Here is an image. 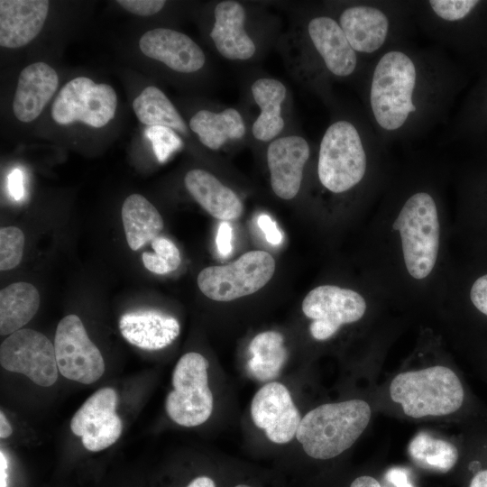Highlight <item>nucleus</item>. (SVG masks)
Wrapping results in <instances>:
<instances>
[{"mask_svg":"<svg viewBox=\"0 0 487 487\" xmlns=\"http://www.w3.org/2000/svg\"><path fill=\"white\" fill-rule=\"evenodd\" d=\"M474 0H432L429 1L434 12L446 21H458L465 17L477 5Z\"/></svg>","mask_w":487,"mask_h":487,"instance_id":"nucleus-33","label":"nucleus"},{"mask_svg":"<svg viewBox=\"0 0 487 487\" xmlns=\"http://www.w3.org/2000/svg\"><path fill=\"white\" fill-rule=\"evenodd\" d=\"M409 452L413 462L419 467L438 473L453 469L459 460L457 447L427 433L418 434L410 442Z\"/></svg>","mask_w":487,"mask_h":487,"instance_id":"nucleus-29","label":"nucleus"},{"mask_svg":"<svg viewBox=\"0 0 487 487\" xmlns=\"http://www.w3.org/2000/svg\"><path fill=\"white\" fill-rule=\"evenodd\" d=\"M253 423L276 444L289 442L298 431L301 417L289 390L277 381L262 386L251 404Z\"/></svg>","mask_w":487,"mask_h":487,"instance_id":"nucleus-13","label":"nucleus"},{"mask_svg":"<svg viewBox=\"0 0 487 487\" xmlns=\"http://www.w3.org/2000/svg\"><path fill=\"white\" fill-rule=\"evenodd\" d=\"M142 52L180 73H193L203 68L206 56L187 34L168 28H155L139 41Z\"/></svg>","mask_w":487,"mask_h":487,"instance_id":"nucleus-15","label":"nucleus"},{"mask_svg":"<svg viewBox=\"0 0 487 487\" xmlns=\"http://www.w3.org/2000/svg\"><path fill=\"white\" fill-rule=\"evenodd\" d=\"M416 79L413 61L401 51L387 52L377 63L370 100L375 120L383 129H399L409 115L416 111L412 102Z\"/></svg>","mask_w":487,"mask_h":487,"instance_id":"nucleus-4","label":"nucleus"},{"mask_svg":"<svg viewBox=\"0 0 487 487\" xmlns=\"http://www.w3.org/2000/svg\"><path fill=\"white\" fill-rule=\"evenodd\" d=\"M257 224L269 244L278 245L281 243L282 234L277 226L276 222L270 216L266 214L259 216Z\"/></svg>","mask_w":487,"mask_h":487,"instance_id":"nucleus-36","label":"nucleus"},{"mask_svg":"<svg viewBox=\"0 0 487 487\" xmlns=\"http://www.w3.org/2000/svg\"><path fill=\"white\" fill-rule=\"evenodd\" d=\"M215 22L210 37L219 54L231 60H247L256 52V45L244 29L245 9L236 1L219 2L214 10Z\"/></svg>","mask_w":487,"mask_h":487,"instance_id":"nucleus-17","label":"nucleus"},{"mask_svg":"<svg viewBox=\"0 0 487 487\" xmlns=\"http://www.w3.org/2000/svg\"><path fill=\"white\" fill-rule=\"evenodd\" d=\"M189 128L201 143L211 150H219L229 140H239L245 134V124L240 112L226 108L221 112L200 110L189 120Z\"/></svg>","mask_w":487,"mask_h":487,"instance_id":"nucleus-24","label":"nucleus"},{"mask_svg":"<svg viewBox=\"0 0 487 487\" xmlns=\"http://www.w3.org/2000/svg\"><path fill=\"white\" fill-rule=\"evenodd\" d=\"M0 363L4 369L22 373L42 387L51 386L58 379L54 345L33 329H19L3 341Z\"/></svg>","mask_w":487,"mask_h":487,"instance_id":"nucleus-10","label":"nucleus"},{"mask_svg":"<svg viewBox=\"0 0 487 487\" xmlns=\"http://www.w3.org/2000/svg\"><path fill=\"white\" fill-rule=\"evenodd\" d=\"M0 472H1V487H7L8 486V461L4 455V453L1 451L0 454Z\"/></svg>","mask_w":487,"mask_h":487,"instance_id":"nucleus-43","label":"nucleus"},{"mask_svg":"<svg viewBox=\"0 0 487 487\" xmlns=\"http://www.w3.org/2000/svg\"><path fill=\"white\" fill-rule=\"evenodd\" d=\"M233 487H254V486L249 483L239 482V483L234 484Z\"/></svg>","mask_w":487,"mask_h":487,"instance_id":"nucleus-45","label":"nucleus"},{"mask_svg":"<svg viewBox=\"0 0 487 487\" xmlns=\"http://www.w3.org/2000/svg\"><path fill=\"white\" fill-rule=\"evenodd\" d=\"M251 92L260 108L252 126L253 135L261 142L273 141L285 126L281 105L286 98V87L275 78H260L253 83Z\"/></svg>","mask_w":487,"mask_h":487,"instance_id":"nucleus-23","label":"nucleus"},{"mask_svg":"<svg viewBox=\"0 0 487 487\" xmlns=\"http://www.w3.org/2000/svg\"><path fill=\"white\" fill-rule=\"evenodd\" d=\"M390 395L414 418L455 413L466 397L457 374L442 365L399 373L391 382Z\"/></svg>","mask_w":487,"mask_h":487,"instance_id":"nucleus-2","label":"nucleus"},{"mask_svg":"<svg viewBox=\"0 0 487 487\" xmlns=\"http://www.w3.org/2000/svg\"><path fill=\"white\" fill-rule=\"evenodd\" d=\"M308 32L331 73L346 77L354 71L357 63L355 51L335 20L328 16L315 17L309 21Z\"/></svg>","mask_w":487,"mask_h":487,"instance_id":"nucleus-20","label":"nucleus"},{"mask_svg":"<svg viewBox=\"0 0 487 487\" xmlns=\"http://www.w3.org/2000/svg\"><path fill=\"white\" fill-rule=\"evenodd\" d=\"M470 299L474 308L487 317V274L479 277L470 290Z\"/></svg>","mask_w":487,"mask_h":487,"instance_id":"nucleus-35","label":"nucleus"},{"mask_svg":"<svg viewBox=\"0 0 487 487\" xmlns=\"http://www.w3.org/2000/svg\"><path fill=\"white\" fill-rule=\"evenodd\" d=\"M233 230L228 222H222L219 225L216 243L220 255L228 256L233 249L232 246Z\"/></svg>","mask_w":487,"mask_h":487,"instance_id":"nucleus-37","label":"nucleus"},{"mask_svg":"<svg viewBox=\"0 0 487 487\" xmlns=\"http://www.w3.org/2000/svg\"><path fill=\"white\" fill-rule=\"evenodd\" d=\"M371 415L369 404L362 400L326 403L301 418L296 438L309 457L332 459L355 443L367 427Z\"/></svg>","mask_w":487,"mask_h":487,"instance_id":"nucleus-1","label":"nucleus"},{"mask_svg":"<svg viewBox=\"0 0 487 487\" xmlns=\"http://www.w3.org/2000/svg\"><path fill=\"white\" fill-rule=\"evenodd\" d=\"M121 215L127 244L133 251L159 236L164 225L156 207L140 194L124 199Z\"/></svg>","mask_w":487,"mask_h":487,"instance_id":"nucleus-25","label":"nucleus"},{"mask_svg":"<svg viewBox=\"0 0 487 487\" xmlns=\"http://www.w3.org/2000/svg\"><path fill=\"white\" fill-rule=\"evenodd\" d=\"M116 391L109 387L93 393L78 409L70 421V429L85 448L92 452L112 446L121 436L123 423L115 409Z\"/></svg>","mask_w":487,"mask_h":487,"instance_id":"nucleus-12","label":"nucleus"},{"mask_svg":"<svg viewBox=\"0 0 487 487\" xmlns=\"http://www.w3.org/2000/svg\"><path fill=\"white\" fill-rule=\"evenodd\" d=\"M40 294L28 282H15L0 291V334L11 335L21 329L37 313Z\"/></svg>","mask_w":487,"mask_h":487,"instance_id":"nucleus-26","label":"nucleus"},{"mask_svg":"<svg viewBox=\"0 0 487 487\" xmlns=\"http://www.w3.org/2000/svg\"><path fill=\"white\" fill-rule=\"evenodd\" d=\"M310 149L306 139L287 135L274 139L267 149L271 186L277 197L289 200L299 193Z\"/></svg>","mask_w":487,"mask_h":487,"instance_id":"nucleus-14","label":"nucleus"},{"mask_svg":"<svg viewBox=\"0 0 487 487\" xmlns=\"http://www.w3.org/2000/svg\"><path fill=\"white\" fill-rule=\"evenodd\" d=\"M339 25L354 51L372 53L384 43L389 29L386 15L368 5H355L343 11Z\"/></svg>","mask_w":487,"mask_h":487,"instance_id":"nucleus-22","label":"nucleus"},{"mask_svg":"<svg viewBox=\"0 0 487 487\" xmlns=\"http://www.w3.org/2000/svg\"><path fill=\"white\" fill-rule=\"evenodd\" d=\"M207 360L190 352L180 357L172 373L171 391L166 411L178 425L196 427L206 422L213 410V394L208 387Z\"/></svg>","mask_w":487,"mask_h":487,"instance_id":"nucleus-7","label":"nucleus"},{"mask_svg":"<svg viewBox=\"0 0 487 487\" xmlns=\"http://www.w3.org/2000/svg\"><path fill=\"white\" fill-rule=\"evenodd\" d=\"M185 487H216V483L212 477L200 475L192 479Z\"/></svg>","mask_w":487,"mask_h":487,"instance_id":"nucleus-42","label":"nucleus"},{"mask_svg":"<svg viewBox=\"0 0 487 487\" xmlns=\"http://www.w3.org/2000/svg\"><path fill=\"white\" fill-rule=\"evenodd\" d=\"M24 234L15 226L0 229V270L8 271L16 267L23 258Z\"/></svg>","mask_w":487,"mask_h":487,"instance_id":"nucleus-31","label":"nucleus"},{"mask_svg":"<svg viewBox=\"0 0 487 487\" xmlns=\"http://www.w3.org/2000/svg\"><path fill=\"white\" fill-rule=\"evenodd\" d=\"M366 165V154L355 126L345 120L328 126L318 152L321 184L334 193L347 191L363 179Z\"/></svg>","mask_w":487,"mask_h":487,"instance_id":"nucleus-5","label":"nucleus"},{"mask_svg":"<svg viewBox=\"0 0 487 487\" xmlns=\"http://www.w3.org/2000/svg\"><path fill=\"white\" fill-rule=\"evenodd\" d=\"M154 253L144 252L142 262L147 270L156 274H167L178 269L181 258L178 247L166 237L157 236L152 241Z\"/></svg>","mask_w":487,"mask_h":487,"instance_id":"nucleus-30","label":"nucleus"},{"mask_svg":"<svg viewBox=\"0 0 487 487\" xmlns=\"http://www.w3.org/2000/svg\"><path fill=\"white\" fill-rule=\"evenodd\" d=\"M392 226L400 233L409 274L417 280L427 278L435 267L439 250V219L434 198L427 192L413 194Z\"/></svg>","mask_w":487,"mask_h":487,"instance_id":"nucleus-3","label":"nucleus"},{"mask_svg":"<svg viewBox=\"0 0 487 487\" xmlns=\"http://www.w3.org/2000/svg\"><path fill=\"white\" fill-rule=\"evenodd\" d=\"M116 2L129 13L142 16H150L159 13L166 4L163 0H118Z\"/></svg>","mask_w":487,"mask_h":487,"instance_id":"nucleus-34","label":"nucleus"},{"mask_svg":"<svg viewBox=\"0 0 487 487\" xmlns=\"http://www.w3.org/2000/svg\"><path fill=\"white\" fill-rule=\"evenodd\" d=\"M119 329L131 345L145 350H159L177 338L179 324L168 314L144 309L124 314L119 320Z\"/></svg>","mask_w":487,"mask_h":487,"instance_id":"nucleus-19","label":"nucleus"},{"mask_svg":"<svg viewBox=\"0 0 487 487\" xmlns=\"http://www.w3.org/2000/svg\"><path fill=\"white\" fill-rule=\"evenodd\" d=\"M59 85V77L53 68L45 62H35L20 73L13 100V112L23 123L35 120L53 96Z\"/></svg>","mask_w":487,"mask_h":487,"instance_id":"nucleus-18","label":"nucleus"},{"mask_svg":"<svg viewBox=\"0 0 487 487\" xmlns=\"http://www.w3.org/2000/svg\"><path fill=\"white\" fill-rule=\"evenodd\" d=\"M275 260L267 252L250 251L225 265L208 266L198 276V286L208 299L231 301L263 288L275 271Z\"/></svg>","mask_w":487,"mask_h":487,"instance_id":"nucleus-6","label":"nucleus"},{"mask_svg":"<svg viewBox=\"0 0 487 487\" xmlns=\"http://www.w3.org/2000/svg\"><path fill=\"white\" fill-rule=\"evenodd\" d=\"M304 315L312 320L313 338L324 341L332 337L345 324L358 321L366 311L361 294L335 285H321L310 290L302 301Z\"/></svg>","mask_w":487,"mask_h":487,"instance_id":"nucleus-9","label":"nucleus"},{"mask_svg":"<svg viewBox=\"0 0 487 487\" xmlns=\"http://www.w3.org/2000/svg\"><path fill=\"white\" fill-rule=\"evenodd\" d=\"M13 432L12 427L3 411L0 412V437L6 438Z\"/></svg>","mask_w":487,"mask_h":487,"instance_id":"nucleus-44","label":"nucleus"},{"mask_svg":"<svg viewBox=\"0 0 487 487\" xmlns=\"http://www.w3.org/2000/svg\"><path fill=\"white\" fill-rule=\"evenodd\" d=\"M138 120L147 126H162L188 135V126L167 96L158 87L149 86L133 100Z\"/></svg>","mask_w":487,"mask_h":487,"instance_id":"nucleus-27","label":"nucleus"},{"mask_svg":"<svg viewBox=\"0 0 487 487\" xmlns=\"http://www.w3.org/2000/svg\"><path fill=\"white\" fill-rule=\"evenodd\" d=\"M184 184L192 198L213 217L227 222L242 215L244 207L240 198L210 172L191 170L185 175Z\"/></svg>","mask_w":487,"mask_h":487,"instance_id":"nucleus-21","label":"nucleus"},{"mask_svg":"<svg viewBox=\"0 0 487 487\" xmlns=\"http://www.w3.org/2000/svg\"><path fill=\"white\" fill-rule=\"evenodd\" d=\"M350 487H381L380 482L372 476L362 475L355 478Z\"/></svg>","mask_w":487,"mask_h":487,"instance_id":"nucleus-41","label":"nucleus"},{"mask_svg":"<svg viewBox=\"0 0 487 487\" xmlns=\"http://www.w3.org/2000/svg\"><path fill=\"white\" fill-rule=\"evenodd\" d=\"M116 106L117 96L111 86L78 77L60 90L51 106V116L59 124L78 121L100 128L114 118Z\"/></svg>","mask_w":487,"mask_h":487,"instance_id":"nucleus-8","label":"nucleus"},{"mask_svg":"<svg viewBox=\"0 0 487 487\" xmlns=\"http://www.w3.org/2000/svg\"><path fill=\"white\" fill-rule=\"evenodd\" d=\"M469 467L472 470V476L468 487H487V465H484L482 460L474 459Z\"/></svg>","mask_w":487,"mask_h":487,"instance_id":"nucleus-40","label":"nucleus"},{"mask_svg":"<svg viewBox=\"0 0 487 487\" xmlns=\"http://www.w3.org/2000/svg\"><path fill=\"white\" fill-rule=\"evenodd\" d=\"M283 335L276 331H265L253 337L249 345L252 357L248 361L250 373L260 381L275 378L287 359Z\"/></svg>","mask_w":487,"mask_h":487,"instance_id":"nucleus-28","label":"nucleus"},{"mask_svg":"<svg viewBox=\"0 0 487 487\" xmlns=\"http://www.w3.org/2000/svg\"><path fill=\"white\" fill-rule=\"evenodd\" d=\"M23 173L20 169H14L8 176V190L14 200L24 197Z\"/></svg>","mask_w":487,"mask_h":487,"instance_id":"nucleus-38","label":"nucleus"},{"mask_svg":"<svg viewBox=\"0 0 487 487\" xmlns=\"http://www.w3.org/2000/svg\"><path fill=\"white\" fill-rule=\"evenodd\" d=\"M145 134L152 142L153 152L160 162L165 161L181 144L176 132L167 127L149 126Z\"/></svg>","mask_w":487,"mask_h":487,"instance_id":"nucleus-32","label":"nucleus"},{"mask_svg":"<svg viewBox=\"0 0 487 487\" xmlns=\"http://www.w3.org/2000/svg\"><path fill=\"white\" fill-rule=\"evenodd\" d=\"M54 348L59 372L65 378L90 384L103 375V356L77 315L66 316L59 322Z\"/></svg>","mask_w":487,"mask_h":487,"instance_id":"nucleus-11","label":"nucleus"},{"mask_svg":"<svg viewBox=\"0 0 487 487\" xmlns=\"http://www.w3.org/2000/svg\"><path fill=\"white\" fill-rule=\"evenodd\" d=\"M385 482L391 487H414L405 468L393 467L387 471Z\"/></svg>","mask_w":487,"mask_h":487,"instance_id":"nucleus-39","label":"nucleus"},{"mask_svg":"<svg viewBox=\"0 0 487 487\" xmlns=\"http://www.w3.org/2000/svg\"><path fill=\"white\" fill-rule=\"evenodd\" d=\"M49 5L46 0H1L0 45L16 49L30 43L43 27Z\"/></svg>","mask_w":487,"mask_h":487,"instance_id":"nucleus-16","label":"nucleus"}]
</instances>
